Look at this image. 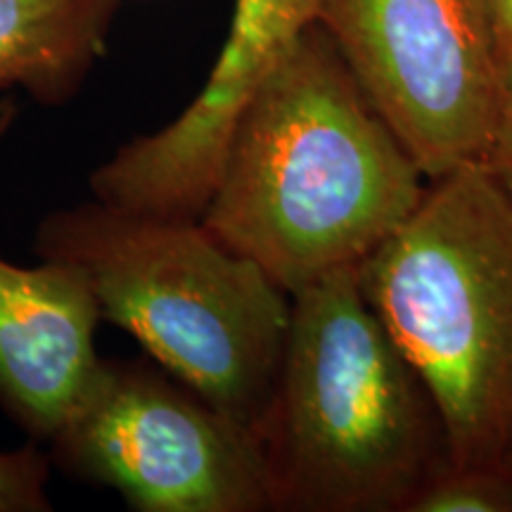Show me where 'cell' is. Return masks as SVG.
Masks as SVG:
<instances>
[{
    "label": "cell",
    "mask_w": 512,
    "mask_h": 512,
    "mask_svg": "<svg viewBox=\"0 0 512 512\" xmlns=\"http://www.w3.org/2000/svg\"><path fill=\"white\" fill-rule=\"evenodd\" d=\"M427 185L313 19L235 119L200 223L294 294L358 268Z\"/></svg>",
    "instance_id": "6da1fadb"
},
{
    "label": "cell",
    "mask_w": 512,
    "mask_h": 512,
    "mask_svg": "<svg viewBox=\"0 0 512 512\" xmlns=\"http://www.w3.org/2000/svg\"><path fill=\"white\" fill-rule=\"evenodd\" d=\"M290 297L283 358L256 425L275 510L406 512L451 463L430 392L356 268Z\"/></svg>",
    "instance_id": "7a4b0ae2"
},
{
    "label": "cell",
    "mask_w": 512,
    "mask_h": 512,
    "mask_svg": "<svg viewBox=\"0 0 512 512\" xmlns=\"http://www.w3.org/2000/svg\"><path fill=\"white\" fill-rule=\"evenodd\" d=\"M356 275L430 392L451 465L510 467L512 200L489 166L430 181Z\"/></svg>",
    "instance_id": "3957f363"
},
{
    "label": "cell",
    "mask_w": 512,
    "mask_h": 512,
    "mask_svg": "<svg viewBox=\"0 0 512 512\" xmlns=\"http://www.w3.org/2000/svg\"><path fill=\"white\" fill-rule=\"evenodd\" d=\"M46 261L76 266L100 316L202 399L256 432L290 328L292 297L200 219H164L93 200L36 230Z\"/></svg>",
    "instance_id": "277c9868"
},
{
    "label": "cell",
    "mask_w": 512,
    "mask_h": 512,
    "mask_svg": "<svg viewBox=\"0 0 512 512\" xmlns=\"http://www.w3.org/2000/svg\"><path fill=\"white\" fill-rule=\"evenodd\" d=\"M50 444L64 470L119 491L133 510H275L259 434L143 363L102 358Z\"/></svg>",
    "instance_id": "5b68a950"
},
{
    "label": "cell",
    "mask_w": 512,
    "mask_h": 512,
    "mask_svg": "<svg viewBox=\"0 0 512 512\" xmlns=\"http://www.w3.org/2000/svg\"><path fill=\"white\" fill-rule=\"evenodd\" d=\"M316 22L427 181L484 162L505 69L482 0H316Z\"/></svg>",
    "instance_id": "8992f818"
},
{
    "label": "cell",
    "mask_w": 512,
    "mask_h": 512,
    "mask_svg": "<svg viewBox=\"0 0 512 512\" xmlns=\"http://www.w3.org/2000/svg\"><path fill=\"white\" fill-rule=\"evenodd\" d=\"M313 19L316 0H235L228 38L197 98L171 124L126 143L133 183L169 209H202L247 98Z\"/></svg>",
    "instance_id": "52a82bcc"
},
{
    "label": "cell",
    "mask_w": 512,
    "mask_h": 512,
    "mask_svg": "<svg viewBox=\"0 0 512 512\" xmlns=\"http://www.w3.org/2000/svg\"><path fill=\"white\" fill-rule=\"evenodd\" d=\"M100 306L76 266L0 259V401L38 439H53L91 387Z\"/></svg>",
    "instance_id": "ba28073f"
},
{
    "label": "cell",
    "mask_w": 512,
    "mask_h": 512,
    "mask_svg": "<svg viewBox=\"0 0 512 512\" xmlns=\"http://www.w3.org/2000/svg\"><path fill=\"white\" fill-rule=\"evenodd\" d=\"M119 0H0V91L64 105L105 55Z\"/></svg>",
    "instance_id": "9c48e42d"
},
{
    "label": "cell",
    "mask_w": 512,
    "mask_h": 512,
    "mask_svg": "<svg viewBox=\"0 0 512 512\" xmlns=\"http://www.w3.org/2000/svg\"><path fill=\"white\" fill-rule=\"evenodd\" d=\"M406 512H512V470L448 463L415 494Z\"/></svg>",
    "instance_id": "30bf717a"
},
{
    "label": "cell",
    "mask_w": 512,
    "mask_h": 512,
    "mask_svg": "<svg viewBox=\"0 0 512 512\" xmlns=\"http://www.w3.org/2000/svg\"><path fill=\"white\" fill-rule=\"evenodd\" d=\"M48 458L34 446L0 453V512L50 510Z\"/></svg>",
    "instance_id": "8fae6325"
},
{
    "label": "cell",
    "mask_w": 512,
    "mask_h": 512,
    "mask_svg": "<svg viewBox=\"0 0 512 512\" xmlns=\"http://www.w3.org/2000/svg\"><path fill=\"white\" fill-rule=\"evenodd\" d=\"M484 164L489 166L491 176L505 190V195L512 200V74L505 81V95L498 121L491 136L489 150H486Z\"/></svg>",
    "instance_id": "7c38bea8"
},
{
    "label": "cell",
    "mask_w": 512,
    "mask_h": 512,
    "mask_svg": "<svg viewBox=\"0 0 512 512\" xmlns=\"http://www.w3.org/2000/svg\"><path fill=\"white\" fill-rule=\"evenodd\" d=\"M491 29H494L498 55H501L505 81L512 74V0H482Z\"/></svg>",
    "instance_id": "4fadbf2b"
},
{
    "label": "cell",
    "mask_w": 512,
    "mask_h": 512,
    "mask_svg": "<svg viewBox=\"0 0 512 512\" xmlns=\"http://www.w3.org/2000/svg\"><path fill=\"white\" fill-rule=\"evenodd\" d=\"M17 117V107L12 100H0V138L12 128V121Z\"/></svg>",
    "instance_id": "5bb4252c"
},
{
    "label": "cell",
    "mask_w": 512,
    "mask_h": 512,
    "mask_svg": "<svg viewBox=\"0 0 512 512\" xmlns=\"http://www.w3.org/2000/svg\"><path fill=\"white\" fill-rule=\"evenodd\" d=\"M510 467H512V463H510Z\"/></svg>",
    "instance_id": "9a60e30c"
}]
</instances>
